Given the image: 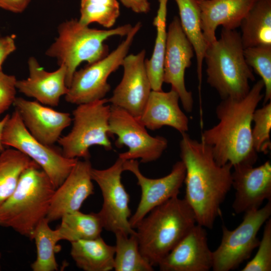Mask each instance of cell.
<instances>
[{
    "mask_svg": "<svg viewBox=\"0 0 271 271\" xmlns=\"http://www.w3.org/2000/svg\"><path fill=\"white\" fill-rule=\"evenodd\" d=\"M125 7L137 13H147L150 10L148 0H119Z\"/></svg>",
    "mask_w": 271,
    "mask_h": 271,
    "instance_id": "cell-38",
    "label": "cell"
},
{
    "mask_svg": "<svg viewBox=\"0 0 271 271\" xmlns=\"http://www.w3.org/2000/svg\"><path fill=\"white\" fill-rule=\"evenodd\" d=\"M179 9L180 22L196 56L197 73L200 86L202 64L208 46L201 28L200 9L196 0H175Z\"/></svg>",
    "mask_w": 271,
    "mask_h": 271,
    "instance_id": "cell-25",
    "label": "cell"
},
{
    "mask_svg": "<svg viewBox=\"0 0 271 271\" xmlns=\"http://www.w3.org/2000/svg\"><path fill=\"white\" fill-rule=\"evenodd\" d=\"M10 116V114H7L0 120V153L5 150V146L3 144L2 142V136L4 126Z\"/></svg>",
    "mask_w": 271,
    "mask_h": 271,
    "instance_id": "cell-39",
    "label": "cell"
},
{
    "mask_svg": "<svg viewBox=\"0 0 271 271\" xmlns=\"http://www.w3.org/2000/svg\"><path fill=\"white\" fill-rule=\"evenodd\" d=\"M132 27L125 24L109 30H99L84 25L77 19L67 20L58 27V37L46 50V55L55 58L59 66H64L68 87L82 62L90 64L104 58L108 54L105 41L112 36H126Z\"/></svg>",
    "mask_w": 271,
    "mask_h": 271,
    "instance_id": "cell-6",
    "label": "cell"
},
{
    "mask_svg": "<svg viewBox=\"0 0 271 271\" xmlns=\"http://www.w3.org/2000/svg\"><path fill=\"white\" fill-rule=\"evenodd\" d=\"M178 94L152 90L144 110L139 117L148 129L156 130L164 126L174 128L181 134L189 129V119L181 109Z\"/></svg>",
    "mask_w": 271,
    "mask_h": 271,
    "instance_id": "cell-22",
    "label": "cell"
},
{
    "mask_svg": "<svg viewBox=\"0 0 271 271\" xmlns=\"http://www.w3.org/2000/svg\"><path fill=\"white\" fill-rule=\"evenodd\" d=\"M243 54L248 65L260 76L265 92L263 104L271 99V46H258L244 48Z\"/></svg>",
    "mask_w": 271,
    "mask_h": 271,
    "instance_id": "cell-32",
    "label": "cell"
},
{
    "mask_svg": "<svg viewBox=\"0 0 271 271\" xmlns=\"http://www.w3.org/2000/svg\"><path fill=\"white\" fill-rule=\"evenodd\" d=\"M89 159L77 160L69 174L55 189L46 216L49 222L65 214L80 210L85 200L93 194Z\"/></svg>",
    "mask_w": 271,
    "mask_h": 271,
    "instance_id": "cell-18",
    "label": "cell"
},
{
    "mask_svg": "<svg viewBox=\"0 0 271 271\" xmlns=\"http://www.w3.org/2000/svg\"><path fill=\"white\" fill-rule=\"evenodd\" d=\"M193 47L184 33L178 17L169 26L163 67V82L171 85L179 95L185 110L192 112L194 100L192 94L186 88L185 73L191 65Z\"/></svg>",
    "mask_w": 271,
    "mask_h": 271,
    "instance_id": "cell-13",
    "label": "cell"
},
{
    "mask_svg": "<svg viewBox=\"0 0 271 271\" xmlns=\"http://www.w3.org/2000/svg\"><path fill=\"white\" fill-rule=\"evenodd\" d=\"M16 49L15 39L10 36L0 37V70L7 58Z\"/></svg>",
    "mask_w": 271,
    "mask_h": 271,
    "instance_id": "cell-36",
    "label": "cell"
},
{
    "mask_svg": "<svg viewBox=\"0 0 271 271\" xmlns=\"http://www.w3.org/2000/svg\"><path fill=\"white\" fill-rule=\"evenodd\" d=\"M119 15L117 0H81L78 21L86 26L96 23L110 28L115 24Z\"/></svg>",
    "mask_w": 271,
    "mask_h": 271,
    "instance_id": "cell-31",
    "label": "cell"
},
{
    "mask_svg": "<svg viewBox=\"0 0 271 271\" xmlns=\"http://www.w3.org/2000/svg\"><path fill=\"white\" fill-rule=\"evenodd\" d=\"M243 50L240 34L236 30L223 28L220 38L206 48L204 60L207 82L222 99L245 97L250 89L249 82L255 81Z\"/></svg>",
    "mask_w": 271,
    "mask_h": 271,
    "instance_id": "cell-5",
    "label": "cell"
},
{
    "mask_svg": "<svg viewBox=\"0 0 271 271\" xmlns=\"http://www.w3.org/2000/svg\"><path fill=\"white\" fill-rule=\"evenodd\" d=\"M212 262L205 228L196 224L158 266L161 271H208Z\"/></svg>",
    "mask_w": 271,
    "mask_h": 271,
    "instance_id": "cell-19",
    "label": "cell"
},
{
    "mask_svg": "<svg viewBox=\"0 0 271 271\" xmlns=\"http://www.w3.org/2000/svg\"><path fill=\"white\" fill-rule=\"evenodd\" d=\"M260 79L240 99H222L216 108L218 123L202 133L201 141L209 147L219 165L230 163L254 165L257 153L252 145L251 128L254 110L263 99Z\"/></svg>",
    "mask_w": 271,
    "mask_h": 271,
    "instance_id": "cell-2",
    "label": "cell"
},
{
    "mask_svg": "<svg viewBox=\"0 0 271 271\" xmlns=\"http://www.w3.org/2000/svg\"><path fill=\"white\" fill-rule=\"evenodd\" d=\"M239 27L244 49L271 46V0H255Z\"/></svg>",
    "mask_w": 271,
    "mask_h": 271,
    "instance_id": "cell-24",
    "label": "cell"
},
{
    "mask_svg": "<svg viewBox=\"0 0 271 271\" xmlns=\"http://www.w3.org/2000/svg\"><path fill=\"white\" fill-rule=\"evenodd\" d=\"M124 161L118 158L112 165L106 169L92 168L91 175L102 195V206L97 213L103 228L114 234L122 232L130 235L136 233V231L129 224V196L121 179Z\"/></svg>",
    "mask_w": 271,
    "mask_h": 271,
    "instance_id": "cell-12",
    "label": "cell"
},
{
    "mask_svg": "<svg viewBox=\"0 0 271 271\" xmlns=\"http://www.w3.org/2000/svg\"><path fill=\"white\" fill-rule=\"evenodd\" d=\"M262 238L257 246L254 256L249 261L241 271L271 270V219L265 222Z\"/></svg>",
    "mask_w": 271,
    "mask_h": 271,
    "instance_id": "cell-34",
    "label": "cell"
},
{
    "mask_svg": "<svg viewBox=\"0 0 271 271\" xmlns=\"http://www.w3.org/2000/svg\"><path fill=\"white\" fill-rule=\"evenodd\" d=\"M28 66L29 76L27 79L17 80V89L43 105L58 106L61 97L68 91L64 66L60 65L56 70L48 72L41 67L34 57L29 58Z\"/></svg>",
    "mask_w": 271,
    "mask_h": 271,
    "instance_id": "cell-20",
    "label": "cell"
},
{
    "mask_svg": "<svg viewBox=\"0 0 271 271\" xmlns=\"http://www.w3.org/2000/svg\"><path fill=\"white\" fill-rule=\"evenodd\" d=\"M31 0H0V9L14 13L23 12Z\"/></svg>",
    "mask_w": 271,
    "mask_h": 271,
    "instance_id": "cell-37",
    "label": "cell"
},
{
    "mask_svg": "<svg viewBox=\"0 0 271 271\" xmlns=\"http://www.w3.org/2000/svg\"><path fill=\"white\" fill-rule=\"evenodd\" d=\"M181 134L180 158L185 167L184 199L192 209L197 224L212 229L232 187V165H218L209 146L187 132Z\"/></svg>",
    "mask_w": 271,
    "mask_h": 271,
    "instance_id": "cell-1",
    "label": "cell"
},
{
    "mask_svg": "<svg viewBox=\"0 0 271 271\" xmlns=\"http://www.w3.org/2000/svg\"><path fill=\"white\" fill-rule=\"evenodd\" d=\"M123 167L124 171H128L134 175L141 189L139 204L136 211L129 219V224L133 229L154 208L178 196L185 176V167L181 160L173 165L169 174L157 179L144 176L140 170L137 160L124 161Z\"/></svg>",
    "mask_w": 271,
    "mask_h": 271,
    "instance_id": "cell-14",
    "label": "cell"
},
{
    "mask_svg": "<svg viewBox=\"0 0 271 271\" xmlns=\"http://www.w3.org/2000/svg\"><path fill=\"white\" fill-rule=\"evenodd\" d=\"M232 186L235 190L232 208L236 214L258 209L271 200V163L267 161L254 167L238 164L232 166Z\"/></svg>",
    "mask_w": 271,
    "mask_h": 271,
    "instance_id": "cell-16",
    "label": "cell"
},
{
    "mask_svg": "<svg viewBox=\"0 0 271 271\" xmlns=\"http://www.w3.org/2000/svg\"><path fill=\"white\" fill-rule=\"evenodd\" d=\"M1 257H2V253L0 251V260H1ZM1 270V264H0V270Z\"/></svg>",
    "mask_w": 271,
    "mask_h": 271,
    "instance_id": "cell-40",
    "label": "cell"
},
{
    "mask_svg": "<svg viewBox=\"0 0 271 271\" xmlns=\"http://www.w3.org/2000/svg\"><path fill=\"white\" fill-rule=\"evenodd\" d=\"M146 51L127 55L121 66L123 73L120 83L108 99L111 105L123 109L133 116L141 115L152 88L145 65Z\"/></svg>",
    "mask_w": 271,
    "mask_h": 271,
    "instance_id": "cell-15",
    "label": "cell"
},
{
    "mask_svg": "<svg viewBox=\"0 0 271 271\" xmlns=\"http://www.w3.org/2000/svg\"><path fill=\"white\" fill-rule=\"evenodd\" d=\"M168 0H159V8L153 25L156 28L157 35L153 52L151 58L145 61L147 72L152 90H162L163 67L167 31L166 19Z\"/></svg>",
    "mask_w": 271,
    "mask_h": 271,
    "instance_id": "cell-26",
    "label": "cell"
},
{
    "mask_svg": "<svg viewBox=\"0 0 271 271\" xmlns=\"http://www.w3.org/2000/svg\"><path fill=\"white\" fill-rule=\"evenodd\" d=\"M13 105L31 135L48 146L57 143L72 121L69 113L56 110L36 100L16 97Z\"/></svg>",
    "mask_w": 271,
    "mask_h": 271,
    "instance_id": "cell-17",
    "label": "cell"
},
{
    "mask_svg": "<svg viewBox=\"0 0 271 271\" xmlns=\"http://www.w3.org/2000/svg\"><path fill=\"white\" fill-rule=\"evenodd\" d=\"M109 134L116 135L118 148L126 146L128 150L119 154L123 160L140 159L147 163L159 159L167 148L168 142L164 137H153L137 117L120 107L110 105Z\"/></svg>",
    "mask_w": 271,
    "mask_h": 271,
    "instance_id": "cell-11",
    "label": "cell"
},
{
    "mask_svg": "<svg viewBox=\"0 0 271 271\" xmlns=\"http://www.w3.org/2000/svg\"><path fill=\"white\" fill-rule=\"evenodd\" d=\"M141 27L142 23L138 22L112 52L84 68L76 70L65 95L66 101L79 105L104 98L110 89L107 82L108 77L121 66Z\"/></svg>",
    "mask_w": 271,
    "mask_h": 271,
    "instance_id": "cell-8",
    "label": "cell"
},
{
    "mask_svg": "<svg viewBox=\"0 0 271 271\" xmlns=\"http://www.w3.org/2000/svg\"><path fill=\"white\" fill-rule=\"evenodd\" d=\"M244 213L242 222L234 229L222 226L220 243L212 251L213 270H233L249 258L259 244L257 235L260 228L270 218L271 200L263 207Z\"/></svg>",
    "mask_w": 271,
    "mask_h": 271,
    "instance_id": "cell-10",
    "label": "cell"
},
{
    "mask_svg": "<svg viewBox=\"0 0 271 271\" xmlns=\"http://www.w3.org/2000/svg\"><path fill=\"white\" fill-rule=\"evenodd\" d=\"M103 98L77 105L73 111V126L58 143L63 155L69 159L90 158L89 149L95 145L107 151L112 149L109 139L110 105Z\"/></svg>",
    "mask_w": 271,
    "mask_h": 271,
    "instance_id": "cell-7",
    "label": "cell"
},
{
    "mask_svg": "<svg viewBox=\"0 0 271 271\" xmlns=\"http://www.w3.org/2000/svg\"><path fill=\"white\" fill-rule=\"evenodd\" d=\"M2 142L5 146L19 151L37 164L56 189L65 180L78 160L67 158L61 150L36 139L27 130L16 110L10 115L4 126Z\"/></svg>",
    "mask_w": 271,
    "mask_h": 271,
    "instance_id": "cell-9",
    "label": "cell"
},
{
    "mask_svg": "<svg viewBox=\"0 0 271 271\" xmlns=\"http://www.w3.org/2000/svg\"><path fill=\"white\" fill-rule=\"evenodd\" d=\"M1 37V36H0Z\"/></svg>",
    "mask_w": 271,
    "mask_h": 271,
    "instance_id": "cell-41",
    "label": "cell"
},
{
    "mask_svg": "<svg viewBox=\"0 0 271 271\" xmlns=\"http://www.w3.org/2000/svg\"><path fill=\"white\" fill-rule=\"evenodd\" d=\"M115 236L113 269L115 271H153V266L142 254L137 232L128 235L117 232Z\"/></svg>",
    "mask_w": 271,
    "mask_h": 271,
    "instance_id": "cell-30",
    "label": "cell"
},
{
    "mask_svg": "<svg viewBox=\"0 0 271 271\" xmlns=\"http://www.w3.org/2000/svg\"><path fill=\"white\" fill-rule=\"evenodd\" d=\"M253 126L251 128L252 145L258 153H267L271 148V102L256 109L252 115Z\"/></svg>",
    "mask_w": 271,
    "mask_h": 271,
    "instance_id": "cell-33",
    "label": "cell"
},
{
    "mask_svg": "<svg viewBox=\"0 0 271 271\" xmlns=\"http://www.w3.org/2000/svg\"><path fill=\"white\" fill-rule=\"evenodd\" d=\"M61 219L58 229L61 239L70 242L96 238L103 229L97 213L86 214L78 210L64 214Z\"/></svg>",
    "mask_w": 271,
    "mask_h": 271,
    "instance_id": "cell-29",
    "label": "cell"
},
{
    "mask_svg": "<svg viewBox=\"0 0 271 271\" xmlns=\"http://www.w3.org/2000/svg\"><path fill=\"white\" fill-rule=\"evenodd\" d=\"M70 255L77 266L85 271L113 269L115 246L98 236L71 242Z\"/></svg>",
    "mask_w": 271,
    "mask_h": 271,
    "instance_id": "cell-23",
    "label": "cell"
},
{
    "mask_svg": "<svg viewBox=\"0 0 271 271\" xmlns=\"http://www.w3.org/2000/svg\"><path fill=\"white\" fill-rule=\"evenodd\" d=\"M17 80L15 76L0 70V120L2 114L13 105L16 97Z\"/></svg>",
    "mask_w": 271,
    "mask_h": 271,
    "instance_id": "cell-35",
    "label": "cell"
},
{
    "mask_svg": "<svg viewBox=\"0 0 271 271\" xmlns=\"http://www.w3.org/2000/svg\"><path fill=\"white\" fill-rule=\"evenodd\" d=\"M196 224L195 214L184 199L176 196L168 199L136 227L142 254L152 266H158Z\"/></svg>",
    "mask_w": 271,
    "mask_h": 271,
    "instance_id": "cell-3",
    "label": "cell"
},
{
    "mask_svg": "<svg viewBox=\"0 0 271 271\" xmlns=\"http://www.w3.org/2000/svg\"><path fill=\"white\" fill-rule=\"evenodd\" d=\"M45 218L37 225L31 240H34L36 246L37 257L31 264L33 271H55L58 270L55 253L57 243L62 240L57 229L53 230L49 225Z\"/></svg>",
    "mask_w": 271,
    "mask_h": 271,
    "instance_id": "cell-27",
    "label": "cell"
},
{
    "mask_svg": "<svg viewBox=\"0 0 271 271\" xmlns=\"http://www.w3.org/2000/svg\"><path fill=\"white\" fill-rule=\"evenodd\" d=\"M55 189L38 164L28 168L14 192L0 206V225L31 239L37 225L46 218Z\"/></svg>",
    "mask_w": 271,
    "mask_h": 271,
    "instance_id": "cell-4",
    "label": "cell"
},
{
    "mask_svg": "<svg viewBox=\"0 0 271 271\" xmlns=\"http://www.w3.org/2000/svg\"><path fill=\"white\" fill-rule=\"evenodd\" d=\"M36 164L15 149H5L0 153V206L14 192L23 172Z\"/></svg>",
    "mask_w": 271,
    "mask_h": 271,
    "instance_id": "cell-28",
    "label": "cell"
},
{
    "mask_svg": "<svg viewBox=\"0 0 271 271\" xmlns=\"http://www.w3.org/2000/svg\"><path fill=\"white\" fill-rule=\"evenodd\" d=\"M201 20V28L208 45L217 39L215 31L221 25L235 30L255 0H196Z\"/></svg>",
    "mask_w": 271,
    "mask_h": 271,
    "instance_id": "cell-21",
    "label": "cell"
}]
</instances>
